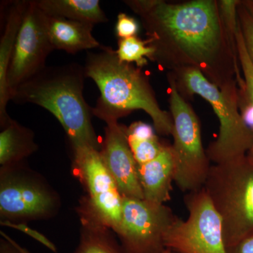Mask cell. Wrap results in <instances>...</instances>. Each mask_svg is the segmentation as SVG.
<instances>
[{
  "instance_id": "14",
  "label": "cell",
  "mask_w": 253,
  "mask_h": 253,
  "mask_svg": "<svg viewBox=\"0 0 253 253\" xmlns=\"http://www.w3.org/2000/svg\"><path fill=\"white\" fill-rule=\"evenodd\" d=\"M176 172L175 160L172 145L169 144H166L152 161L138 165V176L144 199L160 204L169 201Z\"/></svg>"
},
{
  "instance_id": "6",
  "label": "cell",
  "mask_w": 253,
  "mask_h": 253,
  "mask_svg": "<svg viewBox=\"0 0 253 253\" xmlns=\"http://www.w3.org/2000/svg\"><path fill=\"white\" fill-rule=\"evenodd\" d=\"M167 78L176 169L174 182L183 192L198 191L204 188L212 165L203 146L197 115L179 94L170 73H168Z\"/></svg>"
},
{
  "instance_id": "27",
  "label": "cell",
  "mask_w": 253,
  "mask_h": 253,
  "mask_svg": "<svg viewBox=\"0 0 253 253\" xmlns=\"http://www.w3.org/2000/svg\"><path fill=\"white\" fill-rule=\"evenodd\" d=\"M163 253H179L175 252V251H172V250L167 249Z\"/></svg>"
},
{
  "instance_id": "10",
  "label": "cell",
  "mask_w": 253,
  "mask_h": 253,
  "mask_svg": "<svg viewBox=\"0 0 253 253\" xmlns=\"http://www.w3.org/2000/svg\"><path fill=\"white\" fill-rule=\"evenodd\" d=\"M73 151L76 172L87 191L88 215L117 234L122 219L123 197L100 151L84 146Z\"/></svg>"
},
{
  "instance_id": "1",
  "label": "cell",
  "mask_w": 253,
  "mask_h": 253,
  "mask_svg": "<svg viewBox=\"0 0 253 253\" xmlns=\"http://www.w3.org/2000/svg\"><path fill=\"white\" fill-rule=\"evenodd\" d=\"M141 18L151 61L169 72L199 70L219 89L244 81L236 39L228 36L216 0L169 3L163 0L124 1Z\"/></svg>"
},
{
  "instance_id": "15",
  "label": "cell",
  "mask_w": 253,
  "mask_h": 253,
  "mask_svg": "<svg viewBox=\"0 0 253 253\" xmlns=\"http://www.w3.org/2000/svg\"><path fill=\"white\" fill-rule=\"evenodd\" d=\"M46 16L48 36L54 50L75 54L83 50L99 49L103 46L93 36L94 25Z\"/></svg>"
},
{
  "instance_id": "4",
  "label": "cell",
  "mask_w": 253,
  "mask_h": 253,
  "mask_svg": "<svg viewBox=\"0 0 253 253\" xmlns=\"http://www.w3.org/2000/svg\"><path fill=\"white\" fill-rule=\"evenodd\" d=\"M168 73L184 99L199 95L211 104L219 119V134L206 149L210 161L220 164L247 155L253 146V133L240 111L239 85L220 89L193 68Z\"/></svg>"
},
{
  "instance_id": "20",
  "label": "cell",
  "mask_w": 253,
  "mask_h": 253,
  "mask_svg": "<svg viewBox=\"0 0 253 253\" xmlns=\"http://www.w3.org/2000/svg\"><path fill=\"white\" fill-rule=\"evenodd\" d=\"M84 230L74 253H126L122 246L110 236L106 226L93 219L83 218Z\"/></svg>"
},
{
  "instance_id": "25",
  "label": "cell",
  "mask_w": 253,
  "mask_h": 253,
  "mask_svg": "<svg viewBox=\"0 0 253 253\" xmlns=\"http://www.w3.org/2000/svg\"><path fill=\"white\" fill-rule=\"evenodd\" d=\"M226 249L227 253H253V234Z\"/></svg>"
},
{
  "instance_id": "9",
  "label": "cell",
  "mask_w": 253,
  "mask_h": 253,
  "mask_svg": "<svg viewBox=\"0 0 253 253\" xmlns=\"http://www.w3.org/2000/svg\"><path fill=\"white\" fill-rule=\"evenodd\" d=\"M177 216L165 204L123 197L122 219L117 234L126 253H163L165 237Z\"/></svg>"
},
{
  "instance_id": "18",
  "label": "cell",
  "mask_w": 253,
  "mask_h": 253,
  "mask_svg": "<svg viewBox=\"0 0 253 253\" xmlns=\"http://www.w3.org/2000/svg\"><path fill=\"white\" fill-rule=\"evenodd\" d=\"M238 58L244 82L239 84V106L245 122L253 133V64L246 49L241 28L236 35ZM247 155L253 158V146Z\"/></svg>"
},
{
  "instance_id": "16",
  "label": "cell",
  "mask_w": 253,
  "mask_h": 253,
  "mask_svg": "<svg viewBox=\"0 0 253 253\" xmlns=\"http://www.w3.org/2000/svg\"><path fill=\"white\" fill-rule=\"evenodd\" d=\"M38 150L34 133L11 119L0 133V164L11 166L24 161Z\"/></svg>"
},
{
  "instance_id": "11",
  "label": "cell",
  "mask_w": 253,
  "mask_h": 253,
  "mask_svg": "<svg viewBox=\"0 0 253 253\" xmlns=\"http://www.w3.org/2000/svg\"><path fill=\"white\" fill-rule=\"evenodd\" d=\"M46 18L36 0L28 1L8 70L10 99L11 91L46 67V58L54 50L48 36Z\"/></svg>"
},
{
  "instance_id": "24",
  "label": "cell",
  "mask_w": 253,
  "mask_h": 253,
  "mask_svg": "<svg viewBox=\"0 0 253 253\" xmlns=\"http://www.w3.org/2000/svg\"><path fill=\"white\" fill-rule=\"evenodd\" d=\"M1 224L2 226H7V227L13 228V229H17L18 231H22L24 234L31 236L38 242L41 243L43 246H45L50 251L52 252H57L56 246L52 242L49 241L46 236L40 233L39 231L34 230L31 229L26 224L24 223H16L9 221H1Z\"/></svg>"
},
{
  "instance_id": "23",
  "label": "cell",
  "mask_w": 253,
  "mask_h": 253,
  "mask_svg": "<svg viewBox=\"0 0 253 253\" xmlns=\"http://www.w3.org/2000/svg\"><path fill=\"white\" fill-rule=\"evenodd\" d=\"M139 31V25L134 18L125 13H120L116 25V36L119 39L136 36Z\"/></svg>"
},
{
  "instance_id": "12",
  "label": "cell",
  "mask_w": 253,
  "mask_h": 253,
  "mask_svg": "<svg viewBox=\"0 0 253 253\" xmlns=\"http://www.w3.org/2000/svg\"><path fill=\"white\" fill-rule=\"evenodd\" d=\"M106 123L100 154L122 197L144 199L138 176V164L126 136V126L118 118L104 117Z\"/></svg>"
},
{
  "instance_id": "26",
  "label": "cell",
  "mask_w": 253,
  "mask_h": 253,
  "mask_svg": "<svg viewBox=\"0 0 253 253\" xmlns=\"http://www.w3.org/2000/svg\"><path fill=\"white\" fill-rule=\"evenodd\" d=\"M1 235L4 239H1L0 242V253H23L20 246L9 236L1 231Z\"/></svg>"
},
{
  "instance_id": "7",
  "label": "cell",
  "mask_w": 253,
  "mask_h": 253,
  "mask_svg": "<svg viewBox=\"0 0 253 253\" xmlns=\"http://www.w3.org/2000/svg\"><path fill=\"white\" fill-rule=\"evenodd\" d=\"M189 217H176L165 237L166 249L179 253H227L222 219L204 188L184 197Z\"/></svg>"
},
{
  "instance_id": "29",
  "label": "cell",
  "mask_w": 253,
  "mask_h": 253,
  "mask_svg": "<svg viewBox=\"0 0 253 253\" xmlns=\"http://www.w3.org/2000/svg\"><path fill=\"white\" fill-rule=\"evenodd\" d=\"M29 253V252H28V251H26V253Z\"/></svg>"
},
{
  "instance_id": "19",
  "label": "cell",
  "mask_w": 253,
  "mask_h": 253,
  "mask_svg": "<svg viewBox=\"0 0 253 253\" xmlns=\"http://www.w3.org/2000/svg\"><path fill=\"white\" fill-rule=\"evenodd\" d=\"M128 142L138 165L150 162L157 157L166 144L160 140L152 126L141 121L126 126Z\"/></svg>"
},
{
  "instance_id": "2",
  "label": "cell",
  "mask_w": 253,
  "mask_h": 253,
  "mask_svg": "<svg viewBox=\"0 0 253 253\" xmlns=\"http://www.w3.org/2000/svg\"><path fill=\"white\" fill-rule=\"evenodd\" d=\"M86 78L84 66L78 63L46 66L11 91V101L38 105L52 113L72 149L88 146L100 151L101 144L91 123L92 108L83 95Z\"/></svg>"
},
{
  "instance_id": "5",
  "label": "cell",
  "mask_w": 253,
  "mask_h": 253,
  "mask_svg": "<svg viewBox=\"0 0 253 253\" xmlns=\"http://www.w3.org/2000/svg\"><path fill=\"white\" fill-rule=\"evenodd\" d=\"M204 188L222 219L226 249L253 235V157L212 165Z\"/></svg>"
},
{
  "instance_id": "3",
  "label": "cell",
  "mask_w": 253,
  "mask_h": 253,
  "mask_svg": "<svg viewBox=\"0 0 253 253\" xmlns=\"http://www.w3.org/2000/svg\"><path fill=\"white\" fill-rule=\"evenodd\" d=\"M97 49L88 51L84 66L86 77L91 78L100 91L92 114L100 119L106 116L119 119L141 110L152 119L158 134L172 135V116L160 107L149 76L141 68L120 61L111 46Z\"/></svg>"
},
{
  "instance_id": "8",
  "label": "cell",
  "mask_w": 253,
  "mask_h": 253,
  "mask_svg": "<svg viewBox=\"0 0 253 253\" xmlns=\"http://www.w3.org/2000/svg\"><path fill=\"white\" fill-rule=\"evenodd\" d=\"M21 163L1 168V221L31 220L54 215L59 206L57 196Z\"/></svg>"
},
{
  "instance_id": "13",
  "label": "cell",
  "mask_w": 253,
  "mask_h": 253,
  "mask_svg": "<svg viewBox=\"0 0 253 253\" xmlns=\"http://www.w3.org/2000/svg\"><path fill=\"white\" fill-rule=\"evenodd\" d=\"M28 4L27 0L8 1L6 6L3 8L4 27L0 39V125L1 128L4 127L11 120L6 112V106L11 101L7 86V73Z\"/></svg>"
},
{
  "instance_id": "28",
  "label": "cell",
  "mask_w": 253,
  "mask_h": 253,
  "mask_svg": "<svg viewBox=\"0 0 253 253\" xmlns=\"http://www.w3.org/2000/svg\"><path fill=\"white\" fill-rule=\"evenodd\" d=\"M249 1L250 3V4L251 5V6H252L253 9V0H249Z\"/></svg>"
},
{
  "instance_id": "17",
  "label": "cell",
  "mask_w": 253,
  "mask_h": 253,
  "mask_svg": "<svg viewBox=\"0 0 253 253\" xmlns=\"http://www.w3.org/2000/svg\"><path fill=\"white\" fill-rule=\"evenodd\" d=\"M49 16H56L95 25L108 22L98 0H36Z\"/></svg>"
},
{
  "instance_id": "22",
  "label": "cell",
  "mask_w": 253,
  "mask_h": 253,
  "mask_svg": "<svg viewBox=\"0 0 253 253\" xmlns=\"http://www.w3.org/2000/svg\"><path fill=\"white\" fill-rule=\"evenodd\" d=\"M237 16L246 49L253 64V9L249 0L241 1L237 8Z\"/></svg>"
},
{
  "instance_id": "21",
  "label": "cell",
  "mask_w": 253,
  "mask_h": 253,
  "mask_svg": "<svg viewBox=\"0 0 253 253\" xmlns=\"http://www.w3.org/2000/svg\"><path fill=\"white\" fill-rule=\"evenodd\" d=\"M116 54L123 62L135 63L136 67L142 68L147 66L148 59L151 60L154 50L149 45L147 40L142 41L136 36L118 40Z\"/></svg>"
}]
</instances>
